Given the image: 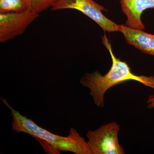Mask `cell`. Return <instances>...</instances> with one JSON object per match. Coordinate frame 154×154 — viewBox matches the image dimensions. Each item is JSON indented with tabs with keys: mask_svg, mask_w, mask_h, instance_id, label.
<instances>
[{
	"mask_svg": "<svg viewBox=\"0 0 154 154\" xmlns=\"http://www.w3.org/2000/svg\"><path fill=\"white\" fill-rule=\"evenodd\" d=\"M1 100L11 110L13 130L17 133H25L35 138L40 142L47 152L59 154L63 151L76 154H92L88 142L75 128H70L67 136L54 134L15 110L5 99Z\"/></svg>",
	"mask_w": 154,
	"mask_h": 154,
	"instance_id": "1",
	"label": "cell"
},
{
	"mask_svg": "<svg viewBox=\"0 0 154 154\" xmlns=\"http://www.w3.org/2000/svg\"><path fill=\"white\" fill-rule=\"evenodd\" d=\"M102 42L110 53L112 65L107 73L102 75L98 71L87 73L81 78L80 82L90 90V94L98 107L105 106L106 92L113 86L130 81H134L154 89V76L135 74L126 62L116 57L107 36L102 37Z\"/></svg>",
	"mask_w": 154,
	"mask_h": 154,
	"instance_id": "2",
	"label": "cell"
},
{
	"mask_svg": "<svg viewBox=\"0 0 154 154\" xmlns=\"http://www.w3.org/2000/svg\"><path fill=\"white\" fill-rule=\"evenodd\" d=\"M120 126L115 122L103 125L86 134L92 154H124V149L119 140Z\"/></svg>",
	"mask_w": 154,
	"mask_h": 154,
	"instance_id": "3",
	"label": "cell"
},
{
	"mask_svg": "<svg viewBox=\"0 0 154 154\" xmlns=\"http://www.w3.org/2000/svg\"><path fill=\"white\" fill-rule=\"evenodd\" d=\"M51 9L52 11L77 10L97 23L105 32H118V25L103 14L107 10L94 0H59Z\"/></svg>",
	"mask_w": 154,
	"mask_h": 154,
	"instance_id": "4",
	"label": "cell"
},
{
	"mask_svg": "<svg viewBox=\"0 0 154 154\" xmlns=\"http://www.w3.org/2000/svg\"><path fill=\"white\" fill-rule=\"evenodd\" d=\"M39 16L32 11L0 14V42L5 43L21 35Z\"/></svg>",
	"mask_w": 154,
	"mask_h": 154,
	"instance_id": "5",
	"label": "cell"
},
{
	"mask_svg": "<svg viewBox=\"0 0 154 154\" xmlns=\"http://www.w3.org/2000/svg\"><path fill=\"white\" fill-rule=\"evenodd\" d=\"M122 11L126 16L125 25L133 29L144 30L141 19L144 11L154 9V0H119Z\"/></svg>",
	"mask_w": 154,
	"mask_h": 154,
	"instance_id": "6",
	"label": "cell"
},
{
	"mask_svg": "<svg viewBox=\"0 0 154 154\" xmlns=\"http://www.w3.org/2000/svg\"><path fill=\"white\" fill-rule=\"evenodd\" d=\"M117 27L118 32L122 33L128 44L143 53L154 56V34L133 29L123 24L118 25Z\"/></svg>",
	"mask_w": 154,
	"mask_h": 154,
	"instance_id": "7",
	"label": "cell"
},
{
	"mask_svg": "<svg viewBox=\"0 0 154 154\" xmlns=\"http://www.w3.org/2000/svg\"><path fill=\"white\" fill-rule=\"evenodd\" d=\"M31 11L30 0H0V14Z\"/></svg>",
	"mask_w": 154,
	"mask_h": 154,
	"instance_id": "8",
	"label": "cell"
},
{
	"mask_svg": "<svg viewBox=\"0 0 154 154\" xmlns=\"http://www.w3.org/2000/svg\"><path fill=\"white\" fill-rule=\"evenodd\" d=\"M31 11L35 14H39L49 8H51L59 0H30Z\"/></svg>",
	"mask_w": 154,
	"mask_h": 154,
	"instance_id": "9",
	"label": "cell"
},
{
	"mask_svg": "<svg viewBox=\"0 0 154 154\" xmlns=\"http://www.w3.org/2000/svg\"><path fill=\"white\" fill-rule=\"evenodd\" d=\"M146 103L148 108L149 109L154 108V94L150 95Z\"/></svg>",
	"mask_w": 154,
	"mask_h": 154,
	"instance_id": "10",
	"label": "cell"
}]
</instances>
